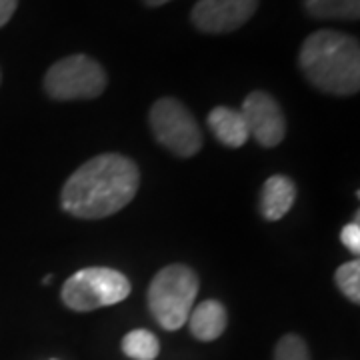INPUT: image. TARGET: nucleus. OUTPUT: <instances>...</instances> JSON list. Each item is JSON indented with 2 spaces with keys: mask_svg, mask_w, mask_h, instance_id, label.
Here are the masks:
<instances>
[{
  "mask_svg": "<svg viewBox=\"0 0 360 360\" xmlns=\"http://www.w3.org/2000/svg\"><path fill=\"white\" fill-rule=\"evenodd\" d=\"M141 170L127 156L106 153L90 158L63 186L60 205L77 219H104L116 214L136 196Z\"/></svg>",
  "mask_w": 360,
  "mask_h": 360,
  "instance_id": "1",
  "label": "nucleus"
},
{
  "mask_svg": "<svg viewBox=\"0 0 360 360\" xmlns=\"http://www.w3.org/2000/svg\"><path fill=\"white\" fill-rule=\"evenodd\" d=\"M298 66L314 89L350 96L360 89L359 40L338 30H316L302 42Z\"/></svg>",
  "mask_w": 360,
  "mask_h": 360,
  "instance_id": "2",
  "label": "nucleus"
},
{
  "mask_svg": "<svg viewBox=\"0 0 360 360\" xmlns=\"http://www.w3.org/2000/svg\"><path fill=\"white\" fill-rule=\"evenodd\" d=\"M198 295V276L186 264H168L148 286V309L165 330L182 328Z\"/></svg>",
  "mask_w": 360,
  "mask_h": 360,
  "instance_id": "3",
  "label": "nucleus"
},
{
  "mask_svg": "<svg viewBox=\"0 0 360 360\" xmlns=\"http://www.w3.org/2000/svg\"><path fill=\"white\" fill-rule=\"evenodd\" d=\"M130 295V281L115 269L90 266L75 272L63 286L60 298L66 307L77 312L112 307Z\"/></svg>",
  "mask_w": 360,
  "mask_h": 360,
  "instance_id": "4",
  "label": "nucleus"
},
{
  "mask_svg": "<svg viewBox=\"0 0 360 360\" xmlns=\"http://www.w3.org/2000/svg\"><path fill=\"white\" fill-rule=\"evenodd\" d=\"M108 84L104 68L86 54L60 58L44 75V90L54 101H90Z\"/></svg>",
  "mask_w": 360,
  "mask_h": 360,
  "instance_id": "5",
  "label": "nucleus"
},
{
  "mask_svg": "<svg viewBox=\"0 0 360 360\" xmlns=\"http://www.w3.org/2000/svg\"><path fill=\"white\" fill-rule=\"evenodd\" d=\"M155 139L180 158H191L202 148V132L193 112L176 98H158L148 115Z\"/></svg>",
  "mask_w": 360,
  "mask_h": 360,
  "instance_id": "6",
  "label": "nucleus"
},
{
  "mask_svg": "<svg viewBox=\"0 0 360 360\" xmlns=\"http://www.w3.org/2000/svg\"><path fill=\"white\" fill-rule=\"evenodd\" d=\"M240 115L245 116L248 134L255 136V141L260 146L272 148L283 142L286 134V118L281 104L269 92L264 90L250 92L243 103Z\"/></svg>",
  "mask_w": 360,
  "mask_h": 360,
  "instance_id": "7",
  "label": "nucleus"
},
{
  "mask_svg": "<svg viewBox=\"0 0 360 360\" xmlns=\"http://www.w3.org/2000/svg\"><path fill=\"white\" fill-rule=\"evenodd\" d=\"M258 8V0H198L191 20L205 34H226L245 26Z\"/></svg>",
  "mask_w": 360,
  "mask_h": 360,
  "instance_id": "8",
  "label": "nucleus"
},
{
  "mask_svg": "<svg viewBox=\"0 0 360 360\" xmlns=\"http://www.w3.org/2000/svg\"><path fill=\"white\" fill-rule=\"evenodd\" d=\"M296 198V186L292 180L283 174L266 179L260 191V212L266 220H281L292 208Z\"/></svg>",
  "mask_w": 360,
  "mask_h": 360,
  "instance_id": "9",
  "label": "nucleus"
},
{
  "mask_svg": "<svg viewBox=\"0 0 360 360\" xmlns=\"http://www.w3.org/2000/svg\"><path fill=\"white\" fill-rule=\"evenodd\" d=\"M208 127L217 136V141L229 148H240L250 139L245 116L240 115V110H234L229 106L212 108L208 115Z\"/></svg>",
  "mask_w": 360,
  "mask_h": 360,
  "instance_id": "10",
  "label": "nucleus"
},
{
  "mask_svg": "<svg viewBox=\"0 0 360 360\" xmlns=\"http://www.w3.org/2000/svg\"><path fill=\"white\" fill-rule=\"evenodd\" d=\"M226 309L222 307L219 300H205L198 307L191 310L188 316V326L194 338L202 340V342H210L217 340L224 330H226Z\"/></svg>",
  "mask_w": 360,
  "mask_h": 360,
  "instance_id": "11",
  "label": "nucleus"
},
{
  "mask_svg": "<svg viewBox=\"0 0 360 360\" xmlns=\"http://www.w3.org/2000/svg\"><path fill=\"white\" fill-rule=\"evenodd\" d=\"M304 11L316 20H359L360 0H302Z\"/></svg>",
  "mask_w": 360,
  "mask_h": 360,
  "instance_id": "12",
  "label": "nucleus"
},
{
  "mask_svg": "<svg viewBox=\"0 0 360 360\" xmlns=\"http://www.w3.org/2000/svg\"><path fill=\"white\" fill-rule=\"evenodd\" d=\"M122 350L127 356L134 360H155L160 352V345L150 330L134 328L122 338Z\"/></svg>",
  "mask_w": 360,
  "mask_h": 360,
  "instance_id": "13",
  "label": "nucleus"
},
{
  "mask_svg": "<svg viewBox=\"0 0 360 360\" xmlns=\"http://www.w3.org/2000/svg\"><path fill=\"white\" fill-rule=\"evenodd\" d=\"M335 281L340 288V292L347 296L350 302L359 304L360 302V262L350 260L338 266L335 274Z\"/></svg>",
  "mask_w": 360,
  "mask_h": 360,
  "instance_id": "14",
  "label": "nucleus"
},
{
  "mask_svg": "<svg viewBox=\"0 0 360 360\" xmlns=\"http://www.w3.org/2000/svg\"><path fill=\"white\" fill-rule=\"evenodd\" d=\"M274 360H310L309 347L298 335H284L274 348Z\"/></svg>",
  "mask_w": 360,
  "mask_h": 360,
  "instance_id": "15",
  "label": "nucleus"
},
{
  "mask_svg": "<svg viewBox=\"0 0 360 360\" xmlns=\"http://www.w3.org/2000/svg\"><path fill=\"white\" fill-rule=\"evenodd\" d=\"M340 240H342V245L347 246L348 250L352 252V255H360V222L359 220H354V222H350L347 224L342 232H340Z\"/></svg>",
  "mask_w": 360,
  "mask_h": 360,
  "instance_id": "16",
  "label": "nucleus"
},
{
  "mask_svg": "<svg viewBox=\"0 0 360 360\" xmlns=\"http://www.w3.org/2000/svg\"><path fill=\"white\" fill-rule=\"evenodd\" d=\"M18 8V0H0V28L6 25Z\"/></svg>",
  "mask_w": 360,
  "mask_h": 360,
  "instance_id": "17",
  "label": "nucleus"
},
{
  "mask_svg": "<svg viewBox=\"0 0 360 360\" xmlns=\"http://www.w3.org/2000/svg\"><path fill=\"white\" fill-rule=\"evenodd\" d=\"M146 6H162V4H167L170 0H142Z\"/></svg>",
  "mask_w": 360,
  "mask_h": 360,
  "instance_id": "18",
  "label": "nucleus"
},
{
  "mask_svg": "<svg viewBox=\"0 0 360 360\" xmlns=\"http://www.w3.org/2000/svg\"><path fill=\"white\" fill-rule=\"evenodd\" d=\"M42 283H44V284L52 283V274H49V276H44V281H42Z\"/></svg>",
  "mask_w": 360,
  "mask_h": 360,
  "instance_id": "19",
  "label": "nucleus"
},
{
  "mask_svg": "<svg viewBox=\"0 0 360 360\" xmlns=\"http://www.w3.org/2000/svg\"><path fill=\"white\" fill-rule=\"evenodd\" d=\"M0 80H2V75H0Z\"/></svg>",
  "mask_w": 360,
  "mask_h": 360,
  "instance_id": "20",
  "label": "nucleus"
}]
</instances>
